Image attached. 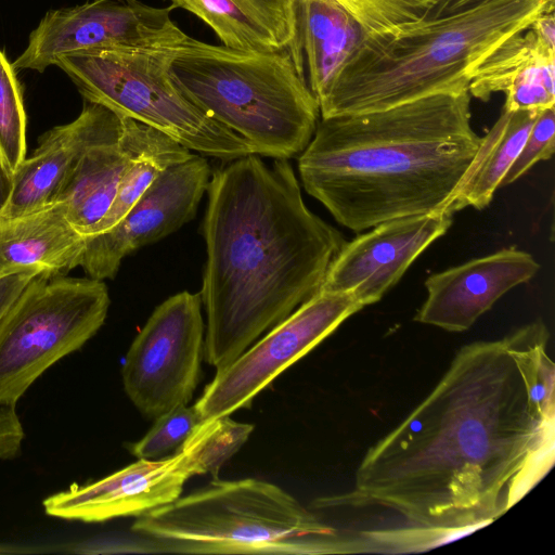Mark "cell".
I'll list each match as a JSON object with an SVG mask.
<instances>
[{
  "instance_id": "24",
  "label": "cell",
  "mask_w": 555,
  "mask_h": 555,
  "mask_svg": "<svg viewBox=\"0 0 555 555\" xmlns=\"http://www.w3.org/2000/svg\"><path fill=\"white\" fill-rule=\"evenodd\" d=\"M253 424L240 423L230 415L196 425L182 446L186 449L194 475L211 474L219 479V470L248 440Z\"/></svg>"
},
{
  "instance_id": "19",
  "label": "cell",
  "mask_w": 555,
  "mask_h": 555,
  "mask_svg": "<svg viewBox=\"0 0 555 555\" xmlns=\"http://www.w3.org/2000/svg\"><path fill=\"white\" fill-rule=\"evenodd\" d=\"M555 43L531 25L501 43L476 69L468 86L470 96L488 101L506 94L507 111H542L555 104Z\"/></svg>"
},
{
  "instance_id": "2",
  "label": "cell",
  "mask_w": 555,
  "mask_h": 555,
  "mask_svg": "<svg viewBox=\"0 0 555 555\" xmlns=\"http://www.w3.org/2000/svg\"><path fill=\"white\" fill-rule=\"evenodd\" d=\"M207 191L204 357L220 371L320 292L346 241L306 206L288 159H232Z\"/></svg>"
},
{
  "instance_id": "18",
  "label": "cell",
  "mask_w": 555,
  "mask_h": 555,
  "mask_svg": "<svg viewBox=\"0 0 555 555\" xmlns=\"http://www.w3.org/2000/svg\"><path fill=\"white\" fill-rule=\"evenodd\" d=\"M160 130L124 116L121 133L92 146L82 157L55 202L83 236L105 216L122 176L153 143Z\"/></svg>"
},
{
  "instance_id": "12",
  "label": "cell",
  "mask_w": 555,
  "mask_h": 555,
  "mask_svg": "<svg viewBox=\"0 0 555 555\" xmlns=\"http://www.w3.org/2000/svg\"><path fill=\"white\" fill-rule=\"evenodd\" d=\"M211 172L208 162L193 153L166 168L114 227L86 236L79 266L91 279H113L126 256L195 217Z\"/></svg>"
},
{
  "instance_id": "22",
  "label": "cell",
  "mask_w": 555,
  "mask_h": 555,
  "mask_svg": "<svg viewBox=\"0 0 555 555\" xmlns=\"http://www.w3.org/2000/svg\"><path fill=\"white\" fill-rule=\"evenodd\" d=\"M540 112L502 109L495 124L481 138L477 155L446 210L454 214L468 206L482 209L490 204Z\"/></svg>"
},
{
  "instance_id": "23",
  "label": "cell",
  "mask_w": 555,
  "mask_h": 555,
  "mask_svg": "<svg viewBox=\"0 0 555 555\" xmlns=\"http://www.w3.org/2000/svg\"><path fill=\"white\" fill-rule=\"evenodd\" d=\"M191 154L189 149L160 131L153 143L127 169L111 207L87 236L105 232L114 227L159 173L169 166L184 160Z\"/></svg>"
},
{
  "instance_id": "3",
  "label": "cell",
  "mask_w": 555,
  "mask_h": 555,
  "mask_svg": "<svg viewBox=\"0 0 555 555\" xmlns=\"http://www.w3.org/2000/svg\"><path fill=\"white\" fill-rule=\"evenodd\" d=\"M468 91L321 117L298 158L307 193L354 232L446 210L481 144Z\"/></svg>"
},
{
  "instance_id": "13",
  "label": "cell",
  "mask_w": 555,
  "mask_h": 555,
  "mask_svg": "<svg viewBox=\"0 0 555 555\" xmlns=\"http://www.w3.org/2000/svg\"><path fill=\"white\" fill-rule=\"evenodd\" d=\"M437 0H296L298 46L318 103L369 38L426 17Z\"/></svg>"
},
{
  "instance_id": "25",
  "label": "cell",
  "mask_w": 555,
  "mask_h": 555,
  "mask_svg": "<svg viewBox=\"0 0 555 555\" xmlns=\"http://www.w3.org/2000/svg\"><path fill=\"white\" fill-rule=\"evenodd\" d=\"M26 114L14 68L0 51V155L15 173L26 158Z\"/></svg>"
},
{
  "instance_id": "20",
  "label": "cell",
  "mask_w": 555,
  "mask_h": 555,
  "mask_svg": "<svg viewBox=\"0 0 555 555\" xmlns=\"http://www.w3.org/2000/svg\"><path fill=\"white\" fill-rule=\"evenodd\" d=\"M85 240L60 202L17 216L0 215V279L63 275L79 266Z\"/></svg>"
},
{
  "instance_id": "27",
  "label": "cell",
  "mask_w": 555,
  "mask_h": 555,
  "mask_svg": "<svg viewBox=\"0 0 555 555\" xmlns=\"http://www.w3.org/2000/svg\"><path fill=\"white\" fill-rule=\"evenodd\" d=\"M555 150V107L542 109L513 165L501 182V186L513 183L534 164L550 159Z\"/></svg>"
},
{
  "instance_id": "7",
  "label": "cell",
  "mask_w": 555,
  "mask_h": 555,
  "mask_svg": "<svg viewBox=\"0 0 555 555\" xmlns=\"http://www.w3.org/2000/svg\"><path fill=\"white\" fill-rule=\"evenodd\" d=\"M183 43L90 50L63 55L55 65L68 75L86 101L150 125L190 151L224 160L256 154L242 137L197 106L173 80L170 62Z\"/></svg>"
},
{
  "instance_id": "5",
  "label": "cell",
  "mask_w": 555,
  "mask_h": 555,
  "mask_svg": "<svg viewBox=\"0 0 555 555\" xmlns=\"http://www.w3.org/2000/svg\"><path fill=\"white\" fill-rule=\"evenodd\" d=\"M180 89L256 154L300 155L320 120V106L289 51H244L192 37L169 67Z\"/></svg>"
},
{
  "instance_id": "21",
  "label": "cell",
  "mask_w": 555,
  "mask_h": 555,
  "mask_svg": "<svg viewBox=\"0 0 555 555\" xmlns=\"http://www.w3.org/2000/svg\"><path fill=\"white\" fill-rule=\"evenodd\" d=\"M208 25L223 46L244 51H289L304 69L296 0H170Z\"/></svg>"
},
{
  "instance_id": "28",
  "label": "cell",
  "mask_w": 555,
  "mask_h": 555,
  "mask_svg": "<svg viewBox=\"0 0 555 555\" xmlns=\"http://www.w3.org/2000/svg\"><path fill=\"white\" fill-rule=\"evenodd\" d=\"M33 278L17 274L0 279V322Z\"/></svg>"
},
{
  "instance_id": "29",
  "label": "cell",
  "mask_w": 555,
  "mask_h": 555,
  "mask_svg": "<svg viewBox=\"0 0 555 555\" xmlns=\"http://www.w3.org/2000/svg\"><path fill=\"white\" fill-rule=\"evenodd\" d=\"M486 0H437L427 17H443L472 9Z\"/></svg>"
},
{
  "instance_id": "17",
  "label": "cell",
  "mask_w": 555,
  "mask_h": 555,
  "mask_svg": "<svg viewBox=\"0 0 555 555\" xmlns=\"http://www.w3.org/2000/svg\"><path fill=\"white\" fill-rule=\"evenodd\" d=\"M122 129L124 116L87 101L76 119L44 133L38 147L23 160L0 215L17 216L54 203L85 154Z\"/></svg>"
},
{
  "instance_id": "8",
  "label": "cell",
  "mask_w": 555,
  "mask_h": 555,
  "mask_svg": "<svg viewBox=\"0 0 555 555\" xmlns=\"http://www.w3.org/2000/svg\"><path fill=\"white\" fill-rule=\"evenodd\" d=\"M105 283L34 276L0 322V405H14L37 378L80 349L103 325Z\"/></svg>"
},
{
  "instance_id": "30",
  "label": "cell",
  "mask_w": 555,
  "mask_h": 555,
  "mask_svg": "<svg viewBox=\"0 0 555 555\" xmlns=\"http://www.w3.org/2000/svg\"><path fill=\"white\" fill-rule=\"evenodd\" d=\"M13 190V176L0 155V212L7 205Z\"/></svg>"
},
{
  "instance_id": "26",
  "label": "cell",
  "mask_w": 555,
  "mask_h": 555,
  "mask_svg": "<svg viewBox=\"0 0 555 555\" xmlns=\"http://www.w3.org/2000/svg\"><path fill=\"white\" fill-rule=\"evenodd\" d=\"M199 423L196 410L178 405L155 418L146 435L133 444L138 460H158L175 453Z\"/></svg>"
},
{
  "instance_id": "6",
  "label": "cell",
  "mask_w": 555,
  "mask_h": 555,
  "mask_svg": "<svg viewBox=\"0 0 555 555\" xmlns=\"http://www.w3.org/2000/svg\"><path fill=\"white\" fill-rule=\"evenodd\" d=\"M138 517L131 529L152 539L155 552L346 553L334 527L280 487L254 478L214 480Z\"/></svg>"
},
{
  "instance_id": "9",
  "label": "cell",
  "mask_w": 555,
  "mask_h": 555,
  "mask_svg": "<svg viewBox=\"0 0 555 555\" xmlns=\"http://www.w3.org/2000/svg\"><path fill=\"white\" fill-rule=\"evenodd\" d=\"M204 346L201 293L183 291L156 307L130 345L121 369L125 391L144 416L155 420L190 402Z\"/></svg>"
},
{
  "instance_id": "14",
  "label": "cell",
  "mask_w": 555,
  "mask_h": 555,
  "mask_svg": "<svg viewBox=\"0 0 555 555\" xmlns=\"http://www.w3.org/2000/svg\"><path fill=\"white\" fill-rule=\"evenodd\" d=\"M453 214L441 210L382 222L345 242L320 291L352 293L365 307L399 282L412 262L451 227Z\"/></svg>"
},
{
  "instance_id": "4",
  "label": "cell",
  "mask_w": 555,
  "mask_h": 555,
  "mask_svg": "<svg viewBox=\"0 0 555 555\" xmlns=\"http://www.w3.org/2000/svg\"><path fill=\"white\" fill-rule=\"evenodd\" d=\"M555 0H486L369 38L320 100L321 117L385 109L427 95L468 91L477 67Z\"/></svg>"
},
{
  "instance_id": "11",
  "label": "cell",
  "mask_w": 555,
  "mask_h": 555,
  "mask_svg": "<svg viewBox=\"0 0 555 555\" xmlns=\"http://www.w3.org/2000/svg\"><path fill=\"white\" fill-rule=\"evenodd\" d=\"M172 4L155 8L138 0H93L49 11L31 31L14 69L42 73L59 57L98 49L155 48L190 36L171 20Z\"/></svg>"
},
{
  "instance_id": "15",
  "label": "cell",
  "mask_w": 555,
  "mask_h": 555,
  "mask_svg": "<svg viewBox=\"0 0 555 555\" xmlns=\"http://www.w3.org/2000/svg\"><path fill=\"white\" fill-rule=\"evenodd\" d=\"M194 476L186 449L158 460H138L92 483L72 485L48 496L47 515L82 522L141 516L178 499L184 482Z\"/></svg>"
},
{
  "instance_id": "10",
  "label": "cell",
  "mask_w": 555,
  "mask_h": 555,
  "mask_svg": "<svg viewBox=\"0 0 555 555\" xmlns=\"http://www.w3.org/2000/svg\"><path fill=\"white\" fill-rule=\"evenodd\" d=\"M364 308L352 293L320 291L223 370L194 404L199 423L249 408L273 379Z\"/></svg>"
},
{
  "instance_id": "16",
  "label": "cell",
  "mask_w": 555,
  "mask_h": 555,
  "mask_svg": "<svg viewBox=\"0 0 555 555\" xmlns=\"http://www.w3.org/2000/svg\"><path fill=\"white\" fill-rule=\"evenodd\" d=\"M539 269L529 253L509 247L434 273L425 281L427 297L415 321L448 332H464L504 294L530 281Z\"/></svg>"
},
{
  "instance_id": "1",
  "label": "cell",
  "mask_w": 555,
  "mask_h": 555,
  "mask_svg": "<svg viewBox=\"0 0 555 555\" xmlns=\"http://www.w3.org/2000/svg\"><path fill=\"white\" fill-rule=\"evenodd\" d=\"M547 341L539 320L461 348L434 390L367 450L350 502L454 539L505 514L554 464Z\"/></svg>"
}]
</instances>
